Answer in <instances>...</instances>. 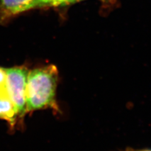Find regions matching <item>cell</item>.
Here are the masks:
<instances>
[{
	"label": "cell",
	"instance_id": "obj_1",
	"mask_svg": "<svg viewBox=\"0 0 151 151\" xmlns=\"http://www.w3.org/2000/svg\"><path fill=\"white\" fill-rule=\"evenodd\" d=\"M59 72L54 65L30 70L26 87V113L51 109L60 112L56 100Z\"/></svg>",
	"mask_w": 151,
	"mask_h": 151
},
{
	"label": "cell",
	"instance_id": "obj_2",
	"mask_svg": "<svg viewBox=\"0 0 151 151\" xmlns=\"http://www.w3.org/2000/svg\"><path fill=\"white\" fill-rule=\"evenodd\" d=\"M6 73L7 89L16 108L18 123L20 125L26 113V87L28 69L24 65L4 68Z\"/></svg>",
	"mask_w": 151,
	"mask_h": 151
},
{
	"label": "cell",
	"instance_id": "obj_3",
	"mask_svg": "<svg viewBox=\"0 0 151 151\" xmlns=\"http://www.w3.org/2000/svg\"><path fill=\"white\" fill-rule=\"evenodd\" d=\"M39 6V0H0V22Z\"/></svg>",
	"mask_w": 151,
	"mask_h": 151
},
{
	"label": "cell",
	"instance_id": "obj_4",
	"mask_svg": "<svg viewBox=\"0 0 151 151\" xmlns=\"http://www.w3.org/2000/svg\"><path fill=\"white\" fill-rule=\"evenodd\" d=\"M0 119L6 121L11 129L18 124L16 108L9 94L0 96Z\"/></svg>",
	"mask_w": 151,
	"mask_h": 151
},
{
	"label": "cell",
	"instance_id": "obj_5",
	"mask_svg": "<svg viewBox=\"0 0 151 151\" xmlns=\"http://www.w3.org/2000/svg\"><path fill=\"white\" fill-rule=\"evenodd\" d=\"M8 94L5 69L0 67V96Z\"/></svg>",
	"mask_w": 151,
	"mask_h": 151
},
{
	"label": "cell",
	"instance_id": "obj_6",
	"mask_svg": "<svg viewBox=\"0 0 151 151\" xmlns=\"http://www.w3.org/2000/svg\"><path fill=\"white\" fill-rule=\"evenodd\" d=\"M39 6H55V0H39Z\"/></svg>",
	"mask_w": 151,
	"mask_h": 151
},
{
	"label": "cell",
	"instance_id": "obj_7",
	"mask_svg": "<svg viewBox=\"0 0 151 151\" xmlns=\"http://www.w3.org/2000/svg\"><path fill=\"white\" fill-rule=\"evenodd\" d=\"M76 1H78V0H55V6L68 4L72 2H74Z\"/></svg>",
	"mask_w": 151,
	"mask_h": 151
},
{
	"label": "cell",
	"instance_id": "obj_8",
	"mask_svg": "<svg viewBox=\"0 0 151 151\" xmlns=\"http://www.w3.org/2000/svg\"><path fill=\"white\" fill-rule=\"evenodd\" d=\"M126 151H151V149H142V150H134V149H129V150H127Z\"/></svg>",
	"mask_w": 151,
	"mask_h": 151
}]
</instances>
